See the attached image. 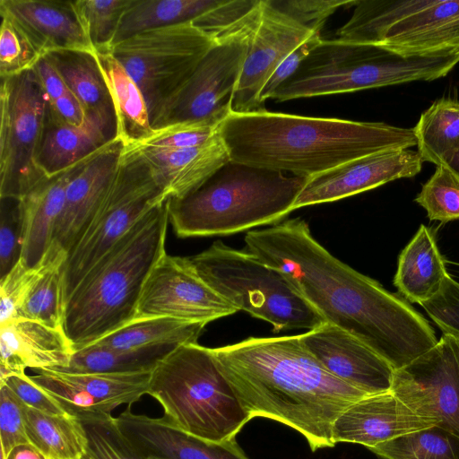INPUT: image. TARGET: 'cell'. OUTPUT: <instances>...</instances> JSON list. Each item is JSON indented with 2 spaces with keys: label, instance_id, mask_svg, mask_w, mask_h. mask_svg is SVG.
<instances>
[{
  "label": "cell",
  "instance_id": "cell-1",
  "mask_svg": "<svg viewBox=\"0 0 459 459\" xmlns=\"http://www.w3.org/2000/svg\"><path fill=\"white\" fill-rule=\"evenodd\" d=\"M246 250L284 272L326 323L351 333L394 370L438 342L429 323L404 299L334 257L292 219L245 236Z\"/></svg>",
  "mask_w": 459,
  "mask_h": 459
},
{
  "label": "cell",
  "instance_id": "cell-2",
  "mask_svg": "<svg viewBox=\"0 0 459 459\" xmlns=\"http://www.w3.org/2000/svg\"><path fill=\"white\" fill-rule=\"evenodd\" d=\"M212 351L250 418H268L292 428L312 451L334 446L335 420L369 395L331 374L299 334L249 337Z\"/></svg>",
  "mask_w": 459,
  "mask_h": 459
},
{
  "label": "cell",
  "instance_id": "cell-3",
  "mask_svg": "<svg viewBox=\"0 0 459 459\" xmlns=\"http://www.w3.org/2000/svg\"><path fill=\"white\" fill-rule=\"evenodd\" d=\"M220 134L231 160L306 178L368 154L417 145L413 127L264 108L232 112Z\"/></svg>",
  "mask_w": 459,
  "mask_h": 459
},
{
  "label": "cell",
  "instance_id": "cell-4",
  "mask_svg": "<svg viewBox=\"0 0 459 459\" xmlns=\"http://www.w3.org/2000/svg\"><path fill=\"white\" fill-rule=\"evenodd\" d=\"M169 222L167 199L143 215L75 288L62 322L74 351L135 318L143 284L167 254Z\"/></svg>",
  "mask_w": 459,
  "mask_h": 459
},
{
  "label": "cell",
  "instance_id": "cell-5",
  "mask_svg": "<svg viewBox=\"0 0 459 459\" xmlns=\"http://www.w3.org/2000/svg\"><path fill=\"white\" fill-rule=\"evenodd\" d=\"M307 178L230 160L199 187L168 198L179 238L236 234L276 224L294 211Z\"/></svg>",
  "mask_w": 459,
  "mask_h": 459
},
{
  "label": "cell",
  "instance_id": "cell-6",
  "mask_svg": "<svg viewBox=\"0 0 459 459\" xmlns=\"http://www.w3.org/2000/svg\"><path fill=\"white\" fill-rule=\"evenodd\" d=\"M147 394L162 407L164 419L199 439H235L251 418L212 353L197 342L177 346L151 372Z\"/></svg>",
  "mask_w": 459,
  "mask_h": 459
},
{
  "label": "cell",
  "instance_id": "cell-7",
  "mask_svg": "<svg viewBox=\"0 0 459 459\" xmlns=\"http://www.w3.org/2000/svg\"><path fill=\"white\" fill-rule=\"evenodd\" d=\"M458 63L459 55L403 56L377 45L322 39L272 99L286 101L432 81Z\"/></svg>",
  "mask_w": 459,
  "mask_h": 459
},
{
  "label": "cell",
  "instance_id": "cell-8",
  "mask_svg": "<svg viewBox=\"0 0 459 459\" xmlns=\"http://www.w3.org/2000/svg\"><path fill=\"white\" fill-rule=\"evenodd\" d=\"M198 275L238 311L268 322L274 332L314 329L325 323L288 275L247 250L221 241L188 257Z\"/></svg>",
  "mask_w": 459,
  "mask_h": 459
},
{
  "label": "cell",
  "instance_id": "cell-9",
  "mask_svg": "<svg viewBox=\"0 0 459 459\" xmlns=\"http://www.w3.org/2000/svg\"><path fill=\"white\" fill-rule=\"evenodd\" d=\"M168 198L155 172L136 152L123 148L108 192L63 267L64 307L97 263L153 207Z\"/></svg>",
  "mask_w": 459,
  "mask_h": 459
},
{
  "label": "cell",
  "instance_id": "cell-10",
  "mask_svg": "<svg viewBox=\"0 0 459 459\" xmlns=\"http://www.w3.org/2000/svg\"><path fill=\"white\" fill-rule=\"evenodd\" d=\"M215 45L212 37L186 22L137 33L109 52L139 86L152 127L164 102Z\"/></svg>",
  "mask_w": 459,
  "mask_h": 459
},
{
  "label": "cell",
  "instance_id": "cell-11",
  "mask_svg": "<svg viewBox=\"0 0 459 459\" xmlns=\"http://www.w3.org/2000/svg\"><path fill=\"white\" fill-rule=\"evenodd\" d=\"M0 198L21 200L46 176L38 166L48 108L33 69L1 78Z\"/></svg>",
  "mask_w": 459,
  "mask_h": 459
},
{
  "label": "cell",
  "instance_id": "cell-12",
  "mask_svg": "<svg viewBox=\"0 0 459 459\" xmlns=\"http://www.w3.org/2000/svg\"><path fill=\"white\" fill-rule=\"evenodd\" d=\"M251 35L216 43L186 82L164 102L152 129L189 121L221 124L233 112Z\"/></svg>",
  "mask_w": 459,
  "mask_h": 459
},
{
  "label": "cell",
  "instance_id": "cell-13",
  "mask_svg": "<svg viewBox=\"0 0 459 459\" xmlns=\"http://www.w3.org/2000/svg\"><path fill=\"white\" fill-rule=\"evenodd\" d=\"M238 311L198 275L188 257L165 254L143 284L135 318L169 316L207 325Z\"/></svg>",
  "mask_w": 459,
  "mask_h": 459
},
{
  "label": "cell",
  "instance_id": "cell-14",
  "mask_svg": "<svg viewBox=\"0 0 459 459\" xmlns=\"http://www.w3.org/2000/svg\"><path fill=\"white\" fill-rule=\"evenodd\" d=\"M391 391L416 413L437 420V427L459 438V365L446 333L432 349L394 370Z\"/></svg>",
  "mask_w": 459,
  "mask_h": 459
},
{
  "label": "cell",
  "instance_id": "cell-15",
  "mask_svg": "<svg viewBox=\"0 0 459 459\" xmlns=\"http://www.w3.org/2000/svg\"><path fill=\"white\" fill-rule=\"evenodd\" d=\"M423 160L410 149L386 150L344 162L307 178L294 210L334 202L390 181L412 178L421 169Z\"/></svg>",
  "mask_w": 459,
  "mask_h": 459
},
{
  "label": "cell",
  "instance_id": "cell-16",
  "mask_svg": "<svg viewBox=\"0 0 459 459\" xmlns=\"http://www.w3.org/2000/svg\"><path fill=\"white\" fill-rule=\"evenodd\" d=\"M313 34L268 0H262L260 19L248 41L232 111L246 113L264 108L260 93L266 81L282 60Z\"/></svg>",
  "mask_w": 459,
  "mask_h": 459
},
{
  "label": "cell",
  "instance_id": "cell-17",
  "mask_svg": "<svg viewBox=\"0 0 459 459\" xmlns=\"http://www.w3.org/2000/svg\"><path fill=\"white\" fill-rule=\"evenodd\" d=\"M299 337L305 348L343 382L367 394L391 390L394 368L351 333L325 322Z\"/></svg>",
  "mask_w": 459,
  "mask_h": 459
},
{
  "label": "cell",
  "instance_id": "cell-18",
  "mask_svg": "<svg viewBox=\"0 0 459 459\" xmlns=\"http://www.w3.org/2000/svg\"><path fill=\"white\" fill-rule=\"evenodd\" d=\"M438 426V421L421 416L391 390L367 395L350 405L334 421V444L347 442L368 448L397 437Z\"/></svg>",
  "mask_w": 459,
  "mask_h": 459
},
{
  "label": "cell",
  "instance_id": "cell-19",
  "mask_svg": "<svg viewBox=\"0 0 459 459\" xmlns=\"http://www.w3.org/2000/svg\"><path fill=\"white\" fill-rule=\"evenodd\" d=\"M123 143L117 138L100 149L70 181L52 244L68 254L96 215L120 161Z\"/></svg>",
  "mask_w": 459,
  "mask_h": 459
},
{
  "label": "cell",
  "instance_id": "cell-20",
  "mask_svg": "<svg viewBox=\"0 0 459 459\" xmlns=\"http://www.w3.org/2000/svg\"><path fill=\"white\" fill-rule=\"evenodd\" d=\"M116 421L125 437L146 459H248L235 439L207 442L178 429L163 417L134 413L129 407Z\"/></svg>",
  "mask_w": 459,
  "mask_h": 459
},
{
  "label": "cell",
  "instance_id": "cell-21",
  "mask_svg": "<svg viewBox=\"0 0 459 459\" xmlns=\"http://www.w3.org/2000/svg\"><path fill=\"white\" fill-rule=\"evenodd\" d=\"M0 381L32 369L66 368L74 353L62 328L17 318L0 325Z\"/></svg>",
  "mask_w": 459,
  "mask_h": 459
},
{
  "label": "cell",
  "instance_id": "cell-22",
  "mask_svg": "<svg viewBox=\"0 0 459 459\" xmlns=\"http://www.w3.org/2000/svg\"><path fill=\"white\" fill-rule=\"evenodd\" d=\"M83 125L61 123L47 113L37 161L48 178L91 156L117 139L115 113L88 112Z\"/></svg>",
  "mask_w": 459,
  "mask_h": 459
},
{
  "label": "cell",
  "instance_id": "cell-23",
  "mask_svg": "<svg viewBox=\"0 0 459 459\" xmlns=\"http://www.w3.org/2000/svg\"><path fill=\"white\" fill-rule=\"evenodd\" d=\"M0 10L16 20L45 55L57 50L95 52L73 1L0 0Z\"/></svg>",
  "mask_w": 459,
  "mask_h": 459
},
{
  "label": "cell",
  "instance_id": "cell-24",
  "mask_svg": "<svg viewBox=\"0 0 459 459\" xmlns=\"http://www.w3.org/2000/svg\"><path fill=\"white\" fill-rule=\"evenodd\" d=\"M128 151L139 152L152 166L167 198L185 196L231 160L220 132L195 147Z\"/></svg>",
  "mask_w": 459,
  "mask_h": 459
},
{
  "label": "cell",
  "instance_id": "cell-25",
  "mask_svg": "<svg viewBox=\"0 0 459 459\" xmlns=\"http://www.w3.org/2000/svg\"><path fill=\"white\" fill-rule=\"evenodd\" d=\"M92 155L55 176L46 177L19 200L23 227L21 261L27 267H37L48 253L67 186Z\"/></svg>",
  "mask_w": 459,
  "mask_h": 459
},
{
  "label": "cell",
  "instance_id": "cell-26",
  "mask_svg": "<svg viewBox=\"0 0 459 459\" xmlns=\"http://www.w3.org/2000/svg\"><path fill=\"white\" fill-rule=\"evenodd\" d=\"M447 274L432 230L421 224L399 255L394 285L407 300L421 305L440 292Z\"/></svg>",
  "mask_w": 459,
  "mask_h": 459
},
{
  "label": "cell",
  "instance_id": "cell-27",
  "mask_svg": "<svg viewBox=\"0 0 459 459\" xmlns=\"http://www.w3.org/2000/svg\"><path fill=\"white\" fill-rule=\"evenodd\" d=\"M117 117V138L124 146L149 135L152 127L144 97L110 52H96Z\"/></svg>",
  "mask_w": 459,
  "mask_h": 459
},
{
  "label": "cell",
  "instance_id": "cell-28",
  "mask_svg": "<svg viewBox=\"0 0 459 459\" xmlns=\"http://www.w3.org/2000/svg\"><path fill=\"white\" fill-rule=\"evenodd\" d=\"M24 424L30 444L47 459H81L86 455V431L73 415L48 414L24 404Z\"/></svg>",
  "mask_w": 459,
  "mask_h": 459
},
{
  "label": "cell",
  "instance_id": "cell-29",
  "mask_svg": "<svg viewBox=\"0 0 459 459\" xmlns=\"http://www.w3.org/2000/svg\"><path fill=\"white\" fill-rule=\"evenodd\" d=\"M66 256V252L51 244L39 264V272L28 289L18 310L17 318L36 321L53 328H62V275Z\"/></svg>",
  "mask_w": 459,
  "mask_h": 459
},
{
  "label": "cell",
  "instance_id": "cell-30",
  "mask_svg": "<svg viewBox=\"0 0 459 459\" xmlns=\"http://www.w3.org/2000/svg\"><path fill=\"white\" fill-rule=\"evenodd\" d=\"M46 55L61 74L69 91L80 100L86 113H115L96 52L57 50Z\"/></svg>",
  "mask_w": 459,
  "mask_h": 459
},
{
  "label": "cell",
  "instance_id": "cell-31",
  "mask_svg": "<svg viewBox=\"0 0 459 459\" xmlns=\"http://www.w3.org/2000/svg\"><path fill=\"white\" fill-rule=\"evenodd\" d=\"M206 324L169 316L134 318L93 344L117 350L197 342Z\"/></svg>",
  "mask_w": 459,
  "mask_h": 459
},
{
  "label": "cell",
  "instance_id": "cell-32",
  "mask_svg": "<svg viewBox=\"0 0 459 459\" xmlns=\"http://www.w3.org/2000/svg\"><path fill=\"white\" fill-rule=\"evenodd\" d=\"M221 0H130L115 37L114 45L137 33L192 22Z\"/></svg>",
  "mask_w": 459,
  "mask_h": 459
},
{
  "label": "cell",
  "instance_id": "cell-33",
  "mask_svg": "<svg viewBox=\"0 0 459 459\" xmlns=\"http://www.w3.org/2000/svg\"><path fill=\"white\" fill-rule=\"evenodd\" d=\"M177 346L161 344L125 351L91 344L75 351L69 365L56 370L69 373L152 372Z\"/></svg>",
  "mask_w": 459,
  "mask_h": 459
},
{
  "label": "cell",
  "instance_id": "cell-34",
  "mask_svg": "<svg viewBox=\"0 0 459 459\" xmlns=\"http://www.w3.org/2000/svg\"><path fill=\"white\" fill-rule=\"evenodd\" d=\"M426 0H357L351 18L336 31L337 39L378 45L385 32Z\"/></svg>",
  "mask_w": 459,
  "mask_h": 459
},
{
  "label": "cell",
  "instance_id": "cell-35",
  "mask_svg": "<svg viewBox=\"0 0 459 459\" xmlns=\"http://www.w3.org/2000/svg\"><path fill=\"white\" fill-rule=\"evenodd\" d=\"M413 130L422 160L440 165L459 141V100H437L422 112Z\"/></svg>",
  "mask_w": 459,
  "mask_h": 459
},
{
  "label": "cell",
  "instance_id": "cell-36",
  "mask_svg": "<svg viewBox=\"0 0 459 459\" xmlns=\"http://www.w3.org/2000/svg\"><path fill=\"white\" fill-rule=\"evenodd\" d=\"M368 449L383 459H459V438L434 426Z\"/></svg>",
  "mask_w": 459,
  "mask_h": 459
},
{
  "label": "cell",
  "instance_id": "cell-37",
  "mask_svg": "<svg viewBox=\"0 0 459 459\" xmlns=\"http://www.w3.org/2000/svg\"><path fill=\"white\" fill-rule=\"evenodd\" d=\"M261 10L262 0H221L192 23L219 43L252 34Z\"/></svg>",
  "mask_w": 459,
  "mask_h": 459
},
{
  "label": "cell",
  "instance_id": "cell-38",
  "mask_svg": "<svg viewBox=\"0 0 459 459\" xmlns=\"http://www.w3.org/2000/svg\"><path fill=\"white\" fill-rule=\"evenodd\" d=\"M73 3L95 52H109L130 0H77Z\"/></svg>",
  "mask_w": 459,
  "mask_h": 459
},
{
  "label": "cell",
  "instance_id": "cell-39",
  "mask_svg": "<svg viewBox=\"0 0 459 459\" xmlns=\"http://www.w3.org/2000/svg\"><path fill=\"white\" fill-rule=\"evenodd\" d=\"M0 75L7 78L33 69L45 55L9 13L0 10Z\"/></svg>",
  "mask_w": 459,
  "mask_h": 459
},
{
  "label": "cell",
  "instance_id": "cell-40",
  "mask_svg": "<svg viewBox=\"0 0 459 459\" xmlns=\"http://www.w3.org/2000/svg\"><path fill=\"white\" fill-rule=\"evenodd\" d=\"M415 202L426 210L430 221L446 223L459 220V178L445 165H437Z\"/></svg>",
  "mask_w": 459,
  "mask_h": 459
},
{
  "label": "cell",
  "instance_id": "cell-41",
  "mask_svg": "<svg viewBox=\"0 0 459 459\" xmlns=\"http://www.w3.org/2000/svg\"><path fill=\"white\" fill-rule=\"evenodd\" d=\"M221 124L211 121H189L152 129L146 137L127 145V150L186 149L204 144L214 137Z\"/></svg>",
  "mask_w": 459,
  "mask_h": 459
},
{
  "label": "cell",
  "instance_id": "cell-42",
  "mask_svg": "<svg viewBox=\"0 0 459 459\" xmlns=\"http://www.w3.org/2000/svg\"><path fill=\"white\" fill-rule=\"evenodd\" d=\"M88 437L86 455L91 459H146L119 430L112 415L81 419Z\"/></svg>",
  "mask_w": 459,
  "mask_h": 459
},
{
  "label": "cell",
  "instance_id": "cell-43",
  "mask_svg": "<svg viewBox=\"0 0 459 459\" xmlns=\"http://www.w3.org/2000/svg\"><path fill=\"white\" fill-rule=\"evenodd\" d=\"M23 227L20 201L1 198L0 209V279L21 260Z\"/></svg>",
  "mask_w": 459,
  "mask_h": 459
},
{
  "label": "cell",
  "instance_id": "cell-44",
  "mask_svg": "<svg viewBox=\"0 0 459 459\" xmlns=\"http://www.w3.org/2000/svg\"><path fill=\"white\" fill-rule=\"evenodd\" d=\"M280 12L314 33H320L328 20L342 7H352L357 0H268Z\"/></svg>",
  "mask_w": 459,
  "mask_h": 459
},
{
  "label": "cell",
  "instance_id": "cell-45",
  "mask_svg": "<svg viewBox=\"0 0 459 459\" xmlns=\"http://www.w3.org/2000/svg\"><path fill=\"white\" fill-rule=\"evenodd\" d=\"M390 51L403 56L459 55V14Z\"/></svg>",
  "mask_w": 459,
  "mask_h": 459
},
{
  "label": "cell",
  "instance_id": "cell-46",
  "mask_svg": "<svg viewBox=\"0 0 459 459\" xmlns=\"http://www.w3.org/2000/svg\"><path fill=\"white\" fill-rule=\"evenodd\" d=\"M1 451L5 455L13 447L28 444L24 424V403L5 385H0Z\"/></svg>",
  "mask_w": 459,
  "mask_h": 459
},
{
  "label": "cell",
  "instance_id": "cell-47",
  "mask_svg": "<svg viewBox=\"0 0 459 459\" xmlns=\"http://www.w3.org/2000/svg\"><path fill=\"white\" fill-rule=\"evenodd\" d=\"M39 272V265L27 267L21 260L0 279V325L16 319L29 287Z\"/></svg>",
  "mask_w": 459,
  "mask_h": 459
},
{
  "label": "cell",
  "instance_id": "cell-48",
  "mask_svg": "<svg viewBox=\"0 0 459 459\" xmlns=\"http://www.w3.org/2000/svg\"><path fill=\"white\" fill-rule=\"evenodd\" d=\"M442 333L459 334V282L447 274L440 292L420 305Z\"/></svg>",
  "mask_w": 459,
  "mask_h": 459
},
{
  "label": "cell",
  "instance_id": "cell-49",
  "mask_svg": "<svg viewBox=\"0 0 459 459\" xmlns=\"http://www.w3.org/2000/svg\"><path fill=\"white\" fill-rule=\"evenodd\" d=\"M1 385H7L29 407L48 414L67 413L56 399L33 383L25 373L10 376L0 381Z\"/></svg>",
  "mask_w": 459,
  "mask_h": 459
},
{
  "label": "cell",
  "instance_id": "cell-50",
  "mask_svg": "<svg viewBox=\"0 0 459 459\" xmlns=\"http://www.w3.org/2000/svg\"><path fill=\"white\" fill-rule=\"evenodd\" d=\"M322 40L320 33H314L304 43L289 54L277 66L264 85L260 93L262 104L272 99L273 93L299 69L312 49Z\"/></svg>",
  "mask_w": 459,
  "mask_h": 459
},
{
  "label": "cell",
  "instance_id": "cell-51",
  "mask_svg": "<svg viewBox=\"0 0 459 459\" xmlns=\"http://www.w3.org/2000/svg\"><path fill=\"white\" fill-rule=\"evenodd\" d=\"M33 71L48 99V102L70 92L61 74L51 60L44 55L33 67Z\"/></svg>",
  "mask_w": 459,
  "mask_h": 459
},
{
  "label": "cell",
  "instance_id": "cell-52",
  "mask_svg": "<svg viewBox=\"0 0 459 459\" xmlns=\"http://www.w3.org/2000/svg\"><path fill=\"white\" fill-rule=\"evenodd\" d=\"M48 112L56 120L74 126L83 125L87 118L85 108L71 91L48 102Z\"/></svg>",
  "mask_w": 459,
  "mask_h": 459
},
{
  "label": "cell",
  "instance_id": "cell-53",
  "mask_svg": "<svg viewBox=\"0 0 459 459\" xmlns=\"http://www.w3.org/2000/svg\"><path fill=\"white\" fill-rule=\"evenodd\" d=\"M1 459H47V457L28 443L13 447L6 455L1 451Z\"/></svg>",
  "mask_w": 459,
  "mask_h": 459
},
{
  "label": "cell",
  "instance_id": "cell-54",
  "mask_svg": "<svg viewBox=\"0 0 459 459\" xmlns=\"http://www.w3.org/2000/svg\"><path fill=\"white\" fill-rule=\"evenodd\" d=\"M441 164L445 165L448 169H450L455 176L459 178V141L446 153Z\"/></svg>",
  "mask_w": 459,
  "mask_h": 459
},
{
  "label": "cell",
  "instance_id": "cell-55",
  "mask_svg": "<svg viewBox=\"0 0 459 459\" xmlns=\"http://www.w3.org/2000/svg\"><path fill=\"white\" fill-rule=\"evenodd\" d=\"M451 342L452 348L455 351L458 365H459V334L446 333Z\"/></svg>",
  "mask_w": 459,
  "mask_h": 459
},
{
  "label": "cell",
  "instance_id": "cell-56",
  "mask_svg": "<svg viewBox=\"0 0 459 459\" xmlns=\"http://www.w3.org/2000/svg\"><path fill=\"white\" fill-rule=\"evenodd\" d=\"M81 459H91L87 455H85L83 457H82Z\"/></svg>",
  "mask_w": 459,
  "mask_h": 459
},
{
  "label": "cell",
  "instance_id": "cell-57",
  "mask_svg": "<svg viewBox=\"0 0 459 459\" xmlns=\"http://www.w3.org/2000/svg\"><path fill=\"white\" fill-rule=\"evenodd\" d=\"M151 459H157V458H151Z\"/></svg>",
  "mask_w": 459,
  "mask_h": 459
}]
</instances>
